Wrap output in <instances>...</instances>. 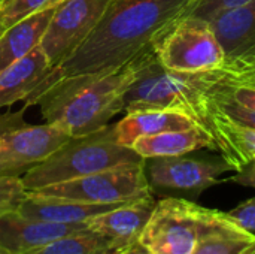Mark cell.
I'll return each mask as SVG.
<instances>
[{
  "instance_id": "6da1fadb",
  "label": "cell",
  "mask_w": 255,
  "mask_h": 254,
  "mask_svg": "<svg viewBox=\"0 0 255 254\" xmlns=\"http://www.w3.org/2000/svg\"><path fill=\"white\" fill-rule=\"evenodd\" d=\"M199 0H108V4L84 42L27 97L24 108L58 81L94 78L123 69L179 18L191 13Z\"/></svg>"
},
{
  "instance_id": "7a4b0ae2",
  "label": "cell",
  "mask_w": 255,
  "mask_h": 254,
  "mask_svg": "<svg viewBox=\"0 0 255 254\" xmlns=\"http://www.w3.org/2000/svg\"><path fill=\"white\" fill-rule=\"evenodd\" d=\"M133 78L130 63L106 75L58 81L40 93L33 105L40 106L45 123L69 136L87 135L108 126L123 112L124 94Z\"/></svg>"
},
{
  "instance_id": "3957f363",
  "label": "cell",
  "mask_w": 255,
  "mask_h": 254,
  "mask_svg": "<svg viewBox=\"0 0 255 254\" xmlns=\"http://www.w3.org/2000/svg\"><path fill=\"white\" fill-rule=\"evenodd\" d=\"M134 78L124 94L123 112L142 109H172L191 117L208 129L214 108L212 88L223 81L218 70L203 73H181L166 69L154 48L142 52L133 61Z\"/></svg>"
},
{
  "instance_id": "277c9868",
  "label": "cell",
  "mask_w": 255,
  "mask_h": 254,
  "mask_svg": "<svg viewBox=\"0 0 255 254\" xmlns=\"http://www.w3.org/2000/svg\"><path fill=\"white\" fill-rule=\"evenodd\" d=\"M133 148L118 144L115 123L81 136H70L45 160L34 165L21 180L28 192L76 180L127 163L143 162Z\"/></svg>"
},
{
  "instance_id": "5b68a950",
  "label": "cell",
  "mask_w": 255,
  "mask_h": 254,
  "mask_svg": "<svg viewBox=\"0 0 255 254\" xmlns=\"http://www.w3.org/2000/svg\"><path fill=\"white\" fill-rule=\"evenodd\" d=\"M233 226L226 213L167 196L157 201L139 244L151 254H191L203 238Z\"/></svg>"
},
{
  "instance_id": "8992f818",
  "label": "cell",
  "mask_w": 255,
  "mask_h": 254,
  "mask_svg": "<svg viewBox=\"0 0 255 254\" xmlns=\"http://www.w3.org/2000/svg\"><path fill=\"white\" fill-rule=\"evenodd\" d=\"M152 48L166 69L181 73L214 72L226 60L211 22L196 15H185L173 22Z\"/></svg>"
},
{
  "instance_id": "52a82bcc",
  "label": "cell",
  "mask_w": 255,
  "mask_h": 254,
  "mask_svg": "<svg viewBox=\"0 0 255 254\" xmlns=\"http://www.w3.org/2000/svg\"><path fill=\"white\" fill-rule=\"evenodd\" d=\"M31 193L85 204H127L152 195L145 160L127 163L76 180L46 186Z\"/></svg>"
},
{
  "instance_id": "ba28073f",
  "label": "cell",
  "mask_w": 255,
  "mask_h": 254,
  "mask_svg": "<svg viewBox=\"0 0 255 254\" xmlns=\"http://www.w3.org/2000/svg\"><path fill=\"white\" fill-rule=\"evenodd\" d=\"M25 109L0 115V175L21 177L70 138L52 124L25 123Z\"/></svg>"
},
{
  "instance_id": "9c48e42d",
  "label": "cell",
  "mask_w": 255,
  "mask_h": 254,
  "mask_svg": "<svg viewBox=\"0 0 255 254\" xmlns=\"http://www.w3.org/2000/svg\"><path fill=\"white\" fill-rule=\"evenodd\" d=\"M209 22L226 52L218 69L223 81L255 87V0L223 10Z\"/></svg>"
},
{
  "instance_id": "30bf717a",
  "label": "cell",
  "mask_w": 255,
  "mask_h": 254,
  "mask_svg": "<svg viewBox=\"0 0 255 254\" xmlns=\"http://www.w3.org/2000/svg\"><path fill=\"white\" fill-rule=\"evenodd\" d=\"M108 0H63L55 7L39 43L54 69L91 33Z\"/></svg>"
},
{
  "instance_id": "8fae6325",
  "label": "cell",
  "mask_w": 255,
  "mask_h": 254,
  "mask_svg": "<svg viewBox=\"0 0 255 254\" xmlns=\"http://www.w3.org/2000/svg\"><path fill=\"white\" fill-rule=\"evenodd\" d=\"M229 171L232 168L223 157L221 160H200L184 154L145 160V174L151 190L184 193L193 198L221 183L220 175Z\"/></svg>"
},
{
  "instance_id": "7c38bea8",
  "label": "cell",
  "mask_w": 255,
  "mask_h": 254,
  "mask_svg": "<svg viewBox=\"0 0 255 254\" xmlns=\"http://www.w3.org/2000/svg\"><path fill=\"white\" fill-rule=\"evenodd\" d=\"M85 229L88 223L64 225L31 220L13 211L0 217V250L6 254H25Z\"/></svg>"
},
{
  "instance_id": "4fadbf2b",
  "label": "cell",
  "mask_w": 255,
  "mask_h": 254,
  "mask_svg": "<svg viewBox=\"0 0 255 254\" xmlns=\"http://www.w3.org/2000/svg\"><path fill=\"white\" fill-rule=\"evenodd\" d=\"M152 195L123 204L88 222V229L114 241L120 249L127 250L139 243V238L155 208Z\"/></svg>"
},
{
  "instance_id": "5bb4252c",
  "label": "cell",
  "mask_w": 255,
  "mask_h": 254,
  "mask_svg": "<svg viewBox=\"0 0 255 254\" xmlns=\"http://www.w3.org/2000/svg\"><path fill=\"white\" fill-rule=\"evenodd\" d=\"M128 204V202H127ZM123 204H85L76 201H66L51 196H39L28 192L25 201L18 208V214L31 219L51 223H88L91 219L108 213Z\"/></svg>"
},
{
  "instance_id": "9a60e30c",
  "label": "cell",
  "mask_w": 255,
  "mask_h": 254,
  "mask_svg": "<svg viewBox=\"0 0 255 254\" xmlns=\"http://www.w3.org/2000/svg\"><path fill=\"white\" fill-rule=\"evenodd\" d=\"M51 63L36 46L25 57L0 72V109L7 108L27 97L51 72Z\"/></svg>"
},
{
  "instance_id": "2e32d148",
  "label": "cell",
  "mask_w": 255,
  "mask_h": 254,
  "mask_svg": "<svg viewBox=\"0 0 255 254\" xmlns=\"http://www.w3.org/2000/svg\"><path fill=\"white\" fill-rule=\"evenodd\" d=\"M197 126V123L178 111L172 109H142L127 112L118 123H115V136L118 144L124 147L142 136H152L169 130H185ZM200 126V124H199Z\"/></svg>"
},
{
  "instance_id": "e0dca14e",
  "label": "cell",
  "mask_w": 255,
  "mask_h": 254,
  "mask_svg": "<svg viewBox=\"0 0 255 254\" xmlns=\"http://www.w3.org/2000/svg\"><path fill=\"white\" fill-rule=\"evenodd\" d=\"M131 148L146 160L184 156L202 148L215 150V142L212 135L197 124L185 130H169L152 136H142L133 142Z\"/></svg>"
},
{
  "instance_id": "ac0fdd59",
  "label": "cell",
  "mask_w": 255,
  "mask_h": 254,
  "mask_svg": "<svg viewBox=\"0 0 255 254\" xmlns=\"http://www.w3.org/2000/svg\"><path fill=\"white\" fill-rule=\"evenodd\" d=\"M57 6L30 15L0 34V72L39 46Z\"/></svg>"
},
{
  "instance_id": "d6986e66",
  "label": "cell",
  "mask_w": 255,
  "mask_h": 254,
  "mask_svg": "<svg viewBox=\"0 0 255 254\" xmlns=\"http://www.w3.org/2000/svg\"><path fill=\"white\" fill-rule=\"evenodd\" d=\"M124 252L109 238L90 229L66 235L25 254H120Z\"/></svg>"
},
{
  "instance_id": "ffe728a7",
  "label": "cell",
  "mask_w": 255,
  "mask_h": 254,
  "mask_svg": "<svg viewBox=\"0 0 255 254\" xmlns=\"http://www.w3.org/2000/svg\"><path fill=\"white\" fill-rule=\"evenodd\" d=\"M254 247V232L233 226L208 235L191 254H247Z\"/></svg>"
},
{
  "instance_id": "44dd1931",
  "label": "cell",
  "mask_w": 255,
  "mask_h": 254,
  "mask_svg": "<svg viewBox=\"0 0 255 254\" xmlns=\"http://www.w3.org/2000/svg\"><path fill=\"white\" fill-rule=\"evenodd\" d=\"M63 0H1L0 3V34L21 19L37 13Z\"/></svg>"
},
{
  "instance_id": "7402d4cb",
  "label": "cell",
  "mask_w": 255,
  "mask_h": 254,
  "mask_svg": "<svg viewBox=\"0 0 255 254\" xmlns=\"http://www.w3.org/2000/svg\"><path fill=\"white\" fill-rule=\"evenodd\" d=\"M27 195L28 190L25 189L21 177L0 175V217L18 211Z\"/></svg>"
},
{
  "instance_id": "603a6c76",
  "label": "cell",
  "mask_w": 255,
  "mask_h": 254,
  "mask_svg": "<svg viewBox=\"0 0 255 254\" xmlns=\"http://www.w3.org/2000/svg\"><path fill=\"white\" fill-rule=\"evenodd\" d=\"M212 97H214V102L217 105V108L227 117L230 118L233 123L242 126V127H248V129H253L255 130V111H251L221 94H218L215 91V87L212 88Z\"/></svg>"
},
{
  "instance_id": "cb8c5ba5",
  "label": "cell",
  "mask_w": 255,
  "mask_h": 254,
  "mask_svg": "<svg viewBox=\"0 0 255 254\" xmlns=\"http://www.w3.org/2000/svg\"><path fill=\"white\" fill-rule=\"evenodd\" d=\"M215 91L251 111H255V87L250 85H239V84H229L220 81L215 85Z\"/></svg>"
},
{
  "instance_id": "d4e9b609",
  "label": "cell",
  "mask_w": 255,
  "mask_h": 254,
  "mask_svg": "<svg viewBox=\"0 0 255 254\" xmlns=\"http://www.w3.org/2000/svg\"><path fill=\"white\" fill-rule=\"evenodd\" d=\"M226 216L241 229L255 232V196L242 202L236 208L227 211Z\"/></svg>"
},
{
  "instance_id": "484cf974",
  "label": "cell",
  "mask_w": 255,
  "mask_h": 254,
  "mask_svg": "<svg viewBox=\"0 0 255 254\" xmlns=\"http://www.w3.org/2000/svg\"><path fill=\"white\" fill-rule=\"evenodd\" d=\"M247 1L248 0H199V3L194 6V9L188 15H196V16H200V18H205L209 21L217 13L232 9V7H236Z\"/></svg>"
},
{
  "instance_id": "4316f807",
  "label": "cell",
  "mask_w": 255,
  "mask_h": 254,
  "mask_svg": "<svg viewBox=\"0 0 255 254\" xmlns=\"http://www.w3.org/2000/svg\"><path fill=\"white\" fill-rule=\"evenodd\" d=\"M120 254H151L142 244H139V243H136V244H133L131 247H128L127 250H124V252H121Z\"/></svg>"
},
{
  "instance_id": "83f0119b",
  "label": "cell",
  "mask_w": 255,
  "mask_h": 254,
  "mask_svg": "<svg viewBox=\"0 0 255 254\" xmlns=\"http://www.w3.org/2000/svg\"><path fill=\"white\" fill-rule=\"evenodd\" d=\"M247 254H255V247L254 249H253V250H250V252H248V253Z\"/></svg>"
},
{
  "instance_id": "f1b7e54d",
  "label": "cell",
  "mask_w": 255,
  "mask_h": 254,
  "mask_svg": "<svg viewBox=\"0 0 255 254\" xmlns=\"http://www.w3.org/2000/svg\"><path fill=\"white\" fill-rule=\"evenodd\" d=\"M0 254H6V253H4V252H1V250H0Z\"/></svg>"
},
{
  "instance_id": "f546056e",
  "label": "cell",
  "mask_w": 255,
  "mask_h": 254,
  "mask_svg": "<svg viewBox=\"0 0 255 254\" xmlns=\"http://www.w3.org/2000/svg\"><path fill=\"white\" fill-rule=\"evenodd\" d=\"M0 3H1V0H0Z\"/></svg>"
}]
</instances>
